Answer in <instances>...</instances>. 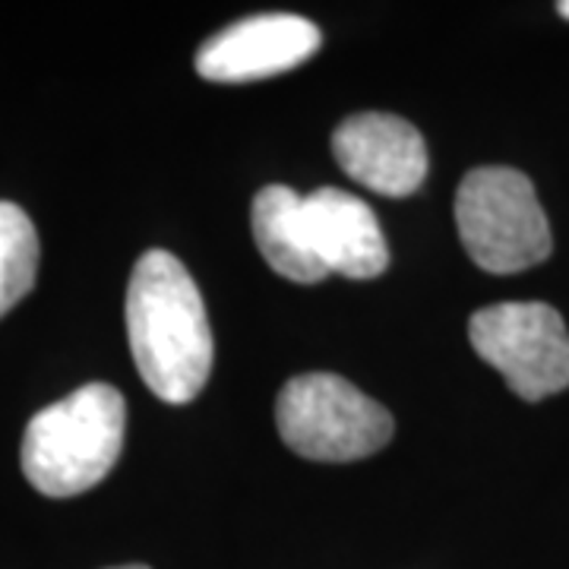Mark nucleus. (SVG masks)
<instances>
[{"mask_svg": "<svg viewBox=\"0 0 569 569\" xmlns=\"http://www.w3.org/2000/svg\"><path fill=\"white\" fill-rule=\"evenodd\" d=\"M557 13H560L563 20H569V0H560V3H557Z\"/></svg>", "mask_w": 569, "mask_h": 569, "instance_id": "nucleus-11", "label": "nucleus"}, {"mask_svg": "<svg viewBox=\"0 0 569 569\" xmlns=\"http://www.w3.org/2000/svg\"><path fill=\"white\" fill-rule=\"evenodd\" d=\"M127 406L108 383H89L41 408L22 433L20 462L44 497H77L108 478L121 459Z\"/></svg>", "mask_w": 569, "mask_h": 569, "instance_id": "nucleus-2", "label": "nucleus"}, {"mask_svg": "<svg viewBox=\"0 0 569 569\" xmlns=\"http://www.w3.org/2000/svg\"><path fill=\"white\" fill-rule=\"evenodd\" d=\"M478 358L503 373L509 389L541 402L569 387V329L563 317L541 301H507L478 310L468 323Z\"/></svg>", "mask_w": 569, "mask_h": 569, "instance_id": "nucleus-5", "label": "nucleus"}, {"mask_svg": "<svg viewBox=\"0 0 569 569\" xmlns=\"http://www.w3.org/2000/svg\"><path fill=\"white\" fill-rule=\"evenodd\" d=\"M250 224L257 247L266 263L272 266V272L298 284H317L329 276L307 238L305 197H298L291 187L282 183L263 187L253 200Z\"/></svg>", "mask_w": 569, "mask_h": 569, "instance_id": "nucleus-9", "label": "nucleus"}, {"mask_svg": "<svg viewBox=\"0 0 569 569\" xmlns=\"http://www.w3.org/2000/svg\"><path fill=\"white\" fill-rule=\"evenodd\" d=\"M456 224L468 257L493 276L545 263L553 250L550 224L531 181L507 164L468 171L456 193Z\"/></svg>", "mask_w": 569, "mask_h": 569, "instance_id": "nucleus-3", "label": "nucleus"}, {"mask_svg": "<svg viewBox=\"0 0 569 569\" xmlns=\"http://www.w3.org/2000/svg\"><path fill=\"white\" fill-rule=\"evenodd\" d=\"M332 156L351 181L383 197H408L427 178L425 137L418 127L383 111H365L339 123Z\"/></svg>", "mask_w": 569, "mask_h": 569, "instance_id": "nucleus-7", "label": "nucleus"}, {"mask_svg": "<svg viewBox=\"0 0 569 569\" xmlns=\"http://www.w3.org/2000/svg\"><path fill=\"white\" fill-rule=\"evenodd\" d=\"M323 44L320 29L295 13H263L234 22L197 51V73L209 82H253L288 73Z\"/></svg>", "mask_w": 569, "mask_h": 569, "instance_id": "nucleus-6", "label": "nucleus"}, {"mask_svg": "<svg viewBox=\"0 0 569 569\" xmlns=\"http://www.w3.org/2000/svg\"><path fill=\"white\" fill-rule=\"evenodd\" d=\"M127 336L142 383L162 402L200 396L212 370V332L193 276L168 250H146L127 288Z\"/></svg>", "mask_w": 569, "mask_h": 569, "instance_id": "nucleus-1", "label": "nucleus"}, {"mask_svg": "<svg viewBox=\"0 0 569 569\" xmlns=\"http://www.w3.org/2000/svg\"><path fill=\"white\" fill-rule=\"evenodd\" d=\"M305 222L310 247L326 272L346 279H377L389 266V247L383 241L373 209L339 187H320L305 197Z\"/></svg>", "mask_w": 569, "mask_h": 569, "instance_id": "nucleus-8", "label": "nucleus"}, {"mask_svg": "<svg viewBox=\"0 0 569 569\" xmlns=\"http://www.w3.org/2000/svg\"><path fill=\"white\" fill-rule=\"evenodd\" d=\"M114 569H149V567H114Z\"/></svg>", "mask_w": 569, "mask_h": 569, "instance_id": "nucleus-12", "label": "nucleus"}, {"mask_svg": "<svg viewBox=\"0 0 569 569\" xmlns=\"http://www.w3.org/2000/svg\"><path fill=\"white\" fill-rule=\"evenodd\" d=\"M39 276V234L17 203L0 200V317L20 305Z\"/></svg>", "mask_w": 569, "mask_h": 569, "instance_id": "nucleus-10", "label": "nucleus"}, {"mask_svg": "<svg viewBox=\"0 0 569 569\" xmlns=\"http://www.w3.org/2000/svg\"><path fill=\"white\" fill-rule=\"evenodd\" d=\"M276 427L288 449L313 462H355L383 449L392 415L346 377L301 373L276 399Z\"/></svg>", "mask_w": 569, "mask_h": 569, "instance_id": "nucleus-4", "label": "nucleus"}]
</instances>
